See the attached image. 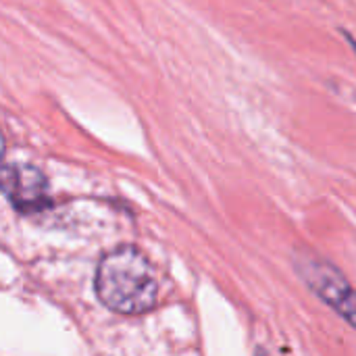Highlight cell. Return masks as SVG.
Returning <instances> with one entry per match:
<instances>
[{
	"mask_svg": "<svg viewBox=\"0 0 356 356\" xmlns=\"http://www.w3.org/2000/svg\"><path fill=\"white\" fill-rule=\"evenodd\" d=\"M98 302L117 315H144L159 302V282L146 254L121 244L102 254L94 273Z\"/></svg>",
	"mask_w": 356,
	"mask_h": 356,
	"instance_id": "1",
	"label": "cell"
},
{
	"mask_svg": "<svg viewBox=\"0 0 356 356\" xmlns=\"http://www.w3.org/2000/svg\"><path fill=\"white\" fill-rule=\"evenodd\" d=\"M292 267L300 282L332 311H336L350 327L356 330V290L344 273L323 257L296 248L292 252Z\"/></svg>",
	"mask_w": 356,
	"mask_h": 356,
	"instance_id": "2",
	"label": "cell"
},
{
	"mask_svg": "<svg viewBox=\"0 0 356 356\" xmlns=\"http://www.w3.org/2000/svg\"><path fill=\"white\" fill-rule=\"evenodd\" d=\"M0 188L8 204L21 215H33L52 207L50 184L33 165L8 163L0 173Z\"/></svg>",
	"mask_w": 356,
	"mask_h": 356,
	"instance_id": "3",
	"label": "cell"
},
{
	"mask_svg": "<svg viewBox=\"0 0 356 356\" xmlns=\"http://www.w3.org/2000/svg\"><path fill=\"white\" fill-rule=\"evenodd\" d=\"M342 33L346 35V42H348V46H350V48L355 50V54H356V38L353 35V33H348V31H342Z\"/></svg>",
	"mask_w": 356,
	"mask_h": 356,
	"instance_id": "4",
	"label": "cell"
}]
</instances>
